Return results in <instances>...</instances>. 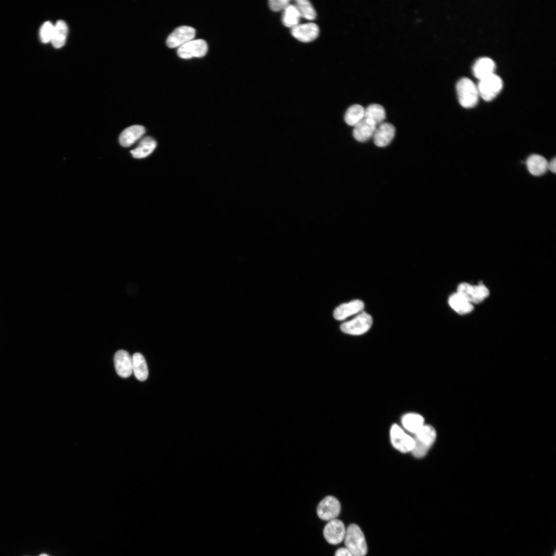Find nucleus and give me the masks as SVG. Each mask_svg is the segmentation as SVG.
<instances>
[{"label":"nucleus","mask_w":556,"mask_h":556,"mask_svg":"<svg viewBox=\"0 0 556 556\" xmlns=\"http://www.w3.org/2000/svg\"><path fill=\"white\" fill-rule=\"evenodd\" d=\"M345 548L353 556H364L367 553V545L364 534L356 524L349 525L346 529L344 538Z\"/></svg>","instance_id":"nucleus-1"},{"label":"nucleus","mask_w":556,"mask_h":556,"mask_svg":"<svg viewBox=\"0 0 556 556\" xmlns=\"http://www.w3.org/2000/svg\"><path fill=\"white\" fill-rule=\"evenodd\" d=\"M437 437L435 428L431 425H424L414 434V446L411 451L416 458H422L428 452Z\"/></svg>","instance_id":"nucleus-2"},{"label":"nucleus","mask_w":556,"mask_h":556,"mask_svg":"<svg viewBox=\"0 0 556 556\" xmlns=\"http://www.w3.org/2000/svg\"><path fill=\"white\" fill-rule=\"evenodd\" d=\"M456 90L460 104L464 108L475 107L478 101L477 86L467 78H461L456 85Z\"/></svg>","instance_id":"nucleus-3"},{"label":"nucleus","mask_w":556,"mask_h":556,"mask_svg":"<svg viewBox=\"0 0 556 556\" xmlns=\"http://www.w3.org/2000/svg\"><path fill=\"white\" fill-rule=\"evenodd\" d=\"M372 323L373 319L371 315L362 311L354 318L343 323L340 326V329L347 334L359 335L368 332Z\"/></svg>","instance_id":"nucleus-4"},{"label":"nucleus","mask_w":556,"mask_h":556,"mask_svg":"<svg viewBox=\"0 0 556 556\" xmlns=\"http://www.w3.org/2000/svg\"><path fill=\"white\" fill-rule=\"evenodd\" d=\"M501 79L494 73L479 80L477 89L479 96L484 100L489 101L499 94L502 88Z\"/></svg>","instance_id":"nucleus-5"},{"label":"nucleus","mask_w":556,"mask_h":556,"mask_svg":"<svg viewBox=\"0 0 556 556\" xmlns=\"http://www.w3.org/2000/svg\"><path fill=\"white\" fill-rule=\"evenodd\" d=\"M390 438L394 448L403 453L411 452L414 446L413 438L409 435L396 424L392 425Z\"/></svg>","instance_id":"nucleus-6"},{"label":"nucleus","mask_w":556,"mask_h":556,"mask_svg":"<svg viewBox=\"0 0 556 556\" xmlns=\"http://www.w3.org/2000/svg\"><path fill=\"white\" fill-rule=\"evenodd\" d=\"M457 292L473 305L481 302L489 295V290L484 285H473L465 282L458 285Z\"/></svg>","instance_id":"nucleus-7"},{"label":"nucleus","mask_w":556,"mask_h":556,"mask_svg":"<svg viewBox=\"0 0 556 556\" xmlns=\"http://www.w3.org/2000/svg\"><path fill=\"white\" fill-rule=\"evenodd\" d=\"M207 51V45L202 39L192 40L178 47L177 54L183 59L202 57Z\"/></svg>","instance_id":"nucleus-8"},{"label":"nucleus","mask_w":556,"mask_h":556,"mask_svg":"<svg viewBox=\"0 0 556 556\" xmlns=\"http://www.w3.org/2000/svg\"><path fill=\"white\" fill-rule=\"evenodd\" d=\"M341 510V506L337 498L332 496L325 497L317 507V514L320 518L329 521L336 518Z\"/></svg>","instance_id":"nucleus-9"},{"label":"nucleus","mask_w":556,"mask_h":556,"mask_svg":"<svg viewBox=\"0 0 556 556\" xmlns=\"http://www.w3.org/2000/svg\"><path fill=\"white\" fill-rule=\"evenodd\" d=\"M195 29L189 26H181L175 29L168 37L166 44L169 48L179 47L194 39Z\"/></svg>","instance_id":"nucleus-10"},{"label":"nucleus","mask_w":556,"mask_h":556,"mask_svg":"<svg viewBox=\"0 0 556 556\" xmlns=\"http://www.w3.org/2000/svg\"><path fill=\"white\" fill-rule=\"evenodd\" d=\"M346 529L342 521L338 519L329 520L323 530L325 540L329 544L336 545L341 543L344 538Z\"/></svg>","instance_id":"nucleus-11"},{"label":"nucleus","mask_w":556,"mask_h":556,"mask_svg":"<svg viewBox=\"0 0 556 556\" xmlns=\"http://www.w3.org/2000/svg\"><path fill=\"white\" fill-rule=\"evenodd\" d=\"M292 36L302 42H309L315 40L319 33L318 26L312 22L298 24L291 28Z\"/></svg>","instance_id":"nucleus-12"},{"label":"nucleus","mask_w":556,"mask_h":556,"mask_svg":"<svg viewBox=\"0 0 556 556\" xmlns=\"http://www.w3.org/2000/svg\"><path fill=\"white\" fill-rule=\"evenodd\" d=\"M115 368L117 374L123 378L129 377L132 372V360L130 354L126 351H118L114 358Z\"/></svg>","instance_id":"nucleus-13"},{"label":"nucleus","mask_w":556,"mask_h":556,"mask_svg":"<svg viewBox=\"0 0 556 556\" xmlns=\"http://www.w3.org/2000/svg\"><path fill=\"white\" fill-rule=\"evenodd\" d=\"M395 132L393 125L389 123H382L376 127L373 135L374 144L380 147L387 146L394 137Z\"/></svg>","instance_id":"nucleus-14"},{"label":"nucleus","mask_w":556,"mask_h":556,"mask_svg":"<svg viewBox=\"0 0 556 556\" xmlns=\"http://www.w3.org/2000/svg\"><path fill=\"white\" fill-rule=\"evenodd\" d=\"M364 307V304L361 300H352L336 307L334 311V317L337 320H343L350 316L361 312Z\"/></svg>","instance_id":"nucleus-15"},{"label":"nucleus","mask_w":556,"mask_h":556,"mask_svg":"<svg viewBox=\"0 0 556 556\" xmlns=\"http://www.w3.org/2000/svg\"><path fill=\"white\" fill-rule=\"evenodd\" d=\"M376 126L372 120L364 118L354 126L353 136L359 142H366L373 137Z\"/></svg>","instance_id":"nucleus-16"},{"label":"nucleus","mask_w":556,"mask_h":556,"mask_svg":"<svg viewBox=\"0 0 556 556\" xmlns=\"http://www.w3.org/2000/svg\"><path fill=\"white\" fill-rule=\"evenodd\" d=\"M145 128L141 125H133L126 128L119 137L120 144L125 147L133 145L145 133Z\"/></svg>","instance_id":"nucleus-17"},{"label":"nucleus","mask_w":556,"mask_h":556,"mask_svg":"<svg viewBox=\"0 0 556 556\" xmlns=\"http://www.w3.org/2000/svg\"><path fill=\"white\" fill-rule=\"evenodd\" d=\"M495 69L494 61L488 57H481L474 63L472 71L475 77L480 80L493 74Z\"/></svg>","instance_id":"nucleus-18"},{"label":"nucleus","mask_w":556,"mask_h":556,"mask_svg":"<svg viewBox=\"0 0 556 556\" xmlns=\"http://www.w3.org/2000/svg\"><path fill=\"white\" fill-rule=\"evenodd\" d=\"M548 162L543 156L539 154H532L526 161V165L529 172L535 176H541L548 170Z\"/></svg>","instance_id":"nucleus-19"},{"label":"nucleus","mask_w":556,"mask_h":556,"mask_svg":"<svg viewBox=\"0 0 556 556\" xmlns=\"http://www.w3.org/2000/svg\"><path fill=\"white\" fill-rule=\"evenodd\" d=\"M448 304L453 310L461 315L470 313L473 309V304L457 292L449 296Z\"/></svg>","instance_id":"nucleus-20"},{"label":"nucleus","mask_w":556,"mask_h":556,"mask_svg":"<svg viewBox=\"0 0 556 556\" xmlns=\"http://www.w3.org/2000/svg\"><path fill=\"white\" fill-rule=\"evenodd\" d=\"M403 427L408 431L415 433L425 424L424 418L416 413H408L404 414L401 419Z\"/></svg>","instance_id":"nucleus-21"},{"label":"nucleus","mask_w":556,"mask_h":556,"mask_svg":"<svg viewBox=\"0 0 556 556\" xmlns=\"http://www.w3.org/2000/svg\"><path fill=\"white\" fill-rule=\"evenodd\" d=\"M156 146V141L151 136H146L143 138L138 146L130 152L134 158L142 159L151 154Z\"/></svg>","instance_id":"nucleus-22"},{"label":"nucleus","mask_w":556,"mask_h":556,"mask_svg":"<svg viewBox=\"0 0 556 556\" xmlns=\"http://www.w3.org/2000/svg\"><path fill=\"white\" fill-rule=\"evenodd\" d=\"M68 28L65 22L59 20L54 25L50 42L56 48H60L65 44Z\"/></svg>","instance_id":"nucleus-23"},{"label":"nucleus","mask_w":556,"mask_h":556,"mask_svg":"<svg viewBox=\"0 0 556 556\" xmlns=\"http://www.w3.org/2000/svg\"><path fill=\"white\" fill-rule=\"evenodd\" d=\"M132 360L135 376L140 381L145 380L148 376V370L145 358L141 354L136 353L133 355Z\"/></svg>","instance_id":"nucleus-24"},{"label":"nucleus","mask_w":556,"mask_h":556,"mask_svg":"<svg viewBox=\"0 0 556 556\" xmlns=\"http://www.w3.org/2000/svg\"><path fill=\"white\" fill-rule=\"evenodd\" d=\"M283 10L282 20L284 26L292 28L299 24L301 16L294 4H288Z\"/></svg>","instance_id":"nucleus-25"},{"label":"nucleus","mask_w":556,"mask_h":556,"mask_svg":"<svg viewBox=\"0 0 556 556\" xmlns=\"http://www.w3.org/2000/svg\"><path fill=\"white\" fill-rule=\"evenodd\" d=\"M365 109L361 105L355 104L350 106L346 110L344 115L345 123L351 126H354L364 118Z\"/></svg>","instance_id":"nucleus-26"},{"label":"nucleus","mask_w":556,"mask_h":556,"mask_svg":"<svg viewBox=\"0 0 556 556\" xmlns=\"http://www.w3.org/2000/svg\"><path fill=\"white\" fill-rule=\"evenodd\" d=\"M385 117V109L380 105L372 103L365 109L364 118L372 120L376 125L381 124Z\"/></svg>","instance_id":"nucleus-27"},{"label":"nucleus","mask_w":556,"mask_h":556,"mask_svg":"<svg viewBox=\"0 0 556 556\" xmlns=\"http://www.w3.org/2000/svg\"><path fill=\"white\" fill-rule=\"evenodd\" d=\"M294 5L301 17L308 20H314L316 17V11L311 3L307 0H297Z\"/></svg>","instance_id":"nucleus-28"},{"label":"nucleus","mask_w":556,"mask_h":556,"mask_svg":"<svg viewBox=\"0 0 556 556\" xmlns=\"http://www.w3.org/2000/svg\"><path fill=\"white\" fill-rule=\"evenodd\" d=\"M54 25L50 22L46 21L41 26L39 35L42 42L47 43L50 42L53 36Z\"/></svg>","instance_id":"nucleus-29"},{"label":"nucleus","mask_w":556,"mask_h":556,"mask_svg":"<svg viewBox=\"0 0 556 556\" xmlns=\"http://www.w3.org/2000/svg\"><path fill=\"white\" fill-rule=\"evenodd\" d=\"M269 6L273 11H279L284 10L289 4L288 0H270L269 1Z\"/></svg>","instance_id":"nucleus-30"},{"label":"nucleus","mask_w":556,"mask_h":556,"mask_svg":"<svg viewBox=\"0 0 556 556\" xmlns=\"http://www.w3.org/2000/svg\"><path fill=\"white\" fill-rule=\"evenodd\" d=\"M335 556H353L352 554L345 548H339L335 552Z\"/></svg>","instance_id":"nucleus-31"},{"label":"nucleus","mask_w":556,"mask_h":556,"mask_svg":"<svg viewBox=\"0 0 556 556\" xmlns=\"http://www.w3.org/2000/svg\"><path fill=\"white\" fill-rule=\"evenodd\" d=\"M548 169L550 170L553 173L556 172V159L554 158L548 164Z\"/></svg>","instance_id":"nucleus-32"},{"label":"nucleus","mask_w":556,"mask_h":556,"mask_svg":"<svg viewBox=\"0 0 556 556\" xmlns=\"http://www.w3.org/2000/svg\"><path fill=\"white\" fill-rule=\"evenodd\" d=\"M39 556H48V555L46 554H42L40 555Z\"/></svg>","instance_id":"nucleus-33"},{"label":"nucleus","mask_w":556,"mask_h":556,"mask_svg":"<svg viewBox=\"0 0 556 556\" xmlns=\"http://www.w3.org/2000/svg\"><path fill=\"white\" fill-rule=\"evenodd\" d=\"M554 556H555V554H554Z\"/></svg>","instance_id":"nucleus-34"}]
</instances>
